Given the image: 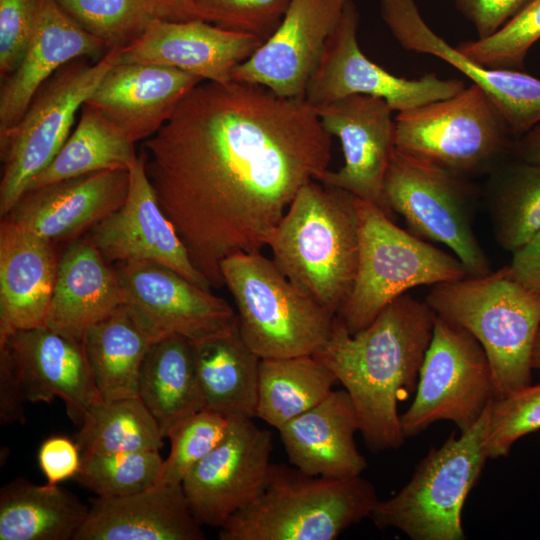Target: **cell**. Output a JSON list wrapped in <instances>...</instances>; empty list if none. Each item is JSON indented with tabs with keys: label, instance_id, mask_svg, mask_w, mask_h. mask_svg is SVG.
<instances>
[{
	"label": "cell",
	"instance_id": "42",
	"mask_svg": "<svg viewBox=\"0 0 540 540\" xmlns=\"http://www.w3.org/2000/svg\"><path fill=\"white\" fill-rule=\"evenodd\" d=\"M291 0H194L197 17L263 41L275 32Z\"/></svg>",
	"mask_w": 540,
	"mask_h": 540
},
{
	"label": "cell",
	"instance_id": "32",
	"mask_svg": "<svg viewBox=\"0 0 540 540\" xmlns=\"http://www.w3.org/2000/svg\"><path fill=\"white\" fill-rule=\"evenodd\" d=\"M151 343L124 305L86 331L82 344L103 400L138 397L139 372Z\"/></svg>",
	"mask_w": 540,
	"mask_h": 540
},
{
	"label": "cell",
	"instance_id": "2",
	"mask_svg": "<svg viewBox=\"0 0 540 540\" xmlns=\"http://www.w3.org/2000/svg\"><path fill=\"white\" fill-rule=\"evenodd\" d=\"M434 317L425 301L405 293L355 334L336 315L327 342L313 355L348 392L372 452L398 449L406 440L398 402L416 391Z\"/></svg>",
	"mask_w": 540,
	"mask_h": 540
},
{
	"label": "cell",
	"instance_id": "41",
	"mask_svg": "<svg viewBox=\"0 0 540 540\" xmlns=\"http://www.w3.org/2000/svg\"><path fill=\"white\" fill-rule=\"evenodd\" d=\"M540 429V383L494 397L487 410L484 449L488 459L506 457L521 437Z\"/></svg>",
	"mask_w": 540,
	"mask_h": 540
},
{
	"label": "cell",
	"instance_id": "45",
	"mask_svg": "<svg viewBox=\"0 0 540 540\" xmlns=\"http://www.w3.org/2000/svg\"><path fill=\"white\" fill-rule=\"evenodd\" d=\"M81 451L75 442L64 436H52L41 444L39 466L48 484L56 485L74 478L81 466Z\"/></svg>",
	"mask_w": 540,
	"mask_h": 540
},
{
	"label": "cell",
	"instance_id": "17",
	"mask_svg": "<svg viewBox=\"0 0 540 540\" xmlns=\"http://www.w3.org/2000/svg\"><path fill=\"white\" fill-rule=\"evenodd\" d=\"M350 0H291L275 32L231 72L286 98L305 99L330 34Z\"/></svg>",
	"mask_w": 540,
	"mask_h": 540
},
{
	"label": "cell",
	"instance_id": "13",
	"mask_svg": "<svg viewBox=\"0 0 540 540\" xmlns=\"http://www.w3.org/2000/svg\"><path fill=\"white\" fill-rule=\"evenodd\" d=\"M123 305L151 342L179 335L194 343L238 325L236 310L210 289L174 270L147 261L114 267Z\"/></svg>",
	"mask_w": 540,
	"mask_h": 540
},
{
	"label": "cell",
	"instance_id": "38",
	"mask_svg": "<svg viewBox=\"0 0 540 540\" xmlns=\"http://www.w3.org/2000/svg\"><path fill=\"white\" fill-rule=\"evenodd\" d=\"M86 32L108 49H122L140 38L157 19L147 0H55Z\"/></svg>",
	"mask_w": 540,
	"mask_h": 540
},
{
	"label": "cell",
	"instance_id": "36",
	"mask_svg": "<svg viewBox=\"0 0 540 540\" xmlns=\"http://www.w3.org/2000/svg\"><path fill=\"white\" fill-rule=\"evenodd\" d=\"M163 436L139 397L99 400L85 413L75 435L81 454L160 450Z\"/></svg>",
	"mask_w": 540,
	"mask_h": 540
},
{
	"label": "cell",
	"instance_id": "46",
	"mask_svg": "<svg viewBox=\"0 0 540 540\" xmlns=\"http://www.w3.org/2000/svg\"><path fill=\"white\" fill-rule=\"evenodd\" d=\"M27 402L16 366L6 347L0 346V423L25 422Z\"/></svg>",
	"mask_w": 540,
	"mask_h": 540
},
{
	"label": "cell",
	"instance_id": "31",
	"mask_svg": "<svg viewBox=\"0 0 540 540\" xmlns=\"http://www.w3.org/2000/svg\"><path fill=\"white\" fill-rule=\"evenodd\" d=\"M89 506L58 484L14 479L0 490V540H75Z\"/></svg>",
	"mask_w": 540,
	"mask_h": 540
},
{
	"label": "cell",
	"instance_id": "24",
	"mask_svg": "<svg viewBox=\"0 0 540 540\" xmlns=\"http://www.w3.org/2000/svg\"><path fill=\"white\" fill-rule=\"evenodd\" d=\"M108 47L72 20L55 0H36L33 32L17 68L1 81L0 132L23 115L37 90L62 66L100 60Z\"/></svg>",
	"mask_w": 540,
	"mask_h": 540
},
{
	"label": "cell",
	"instance_id": "23",
	"mask_svg": "<svg viewBox=\"0 0 540 540\" xmlns=\"http://www.w3.org/2000/svg\"><path fill=\"white\" fill-rule=\"evenodd\" d=\"M202 81L171 67L117 61L86 103L135 143L153 136L180 100Z\"/></svg>",
	"mask_w": 540,
	"mask_h": 540
},
{
	"label": "cell",
	"instance_id": "25",
	"mask_svg": "<svg viewBox=\"0 0 540 540\" xmlns=\"http://www.w3.org/2000/svg\"><path fill=\"white\" fill-rule=\"evenodd\" d=\"M55 245L7 219L0 224V343L46 324L57 279Z\"/></svg>",
	"mask_w": 540,
	"mask_h": 540
},
{
	"label": "cell",
	"instance_id": "49",
	"mask_svg": "<svg viewBox=\"0 0 540 540\" xmlns=\"http://www.w3.org/2000/svg\"><path fill=\"white\" fill-rule=\"evenodd\" d=\"M512 157L540 165V122L514 140Z\"/></svg>",
	"mask_w": 540,
	"mask_h": 540
},
{
	"label": "cell",
	"instance_id": "14",
	"mask_svg": "<svg viewBox=\"0 0 540 540\" xmlns=\"http://www.w3.org/2000/svg\"><path fill=\"white\" fill-rule=\"evenodd\" d=\"M359 22L358 8L350 0L307 83L305 100L313 107L350 95H368L402 112L448 98L466 87L462 80L441 79L435 73L412 79L389 73L361 51L357 40Z\"/></svg>",
	"mask_w": 540,
	"mask_h": 540
},
{
	"label": "cell",
	"instance_id": "39",
	"mask_svg": "<svg viewBox=\"0 0 540 540\" xmlns=\"http://www.w3.org/2000/svg\"><path fill=\"white\" fill-rule=\"evenodd\" d=\"M539 39L540 0H532L489 37L464 41L456 48L481 66L524 71L526 55Z\"/></svg>",
	"mask_w": 540,
	"mask_h": 540
},
{
	"label": "cell",
	"instance_id": "11",
	"mask_svg": "<svg viewBox=\"0 0 540 540\" xmlns=\"http://www.w3.org/2000/svg\"><path fill=\"white\" fill-rule=\"evenodd\" d=\"M383 191L412 234L448 246L470 276L492 271L474 231L476 189L467 177L395 148Z\"/></svg>",
	"mask_w": 540,
	"mask_h": 540
},
{
	"label": "cell",
	"instance_id": "37",
	"mask_svg": "<svg viewBox=\"0 0 540 540\" xmlns=\"http://www.w3.org/2000/svg\"><path fill=\"white\" fill-rule=\"evenodd\" d=\"M81 456V466L74 479L102 498L128 496L156 486L164 464L159 450Z\"/></svg>",
	"mask_w": 540,
	"mask_h": 540
},
{
	"label": "cell",
	"instance_id": "47",
	"mask_svg": "<svg viewBox=\"0 0 540 540\" xmlns=\"http://www.w3.org/2000/svg\"><path fill=\"white\" fill-rule=\"evenodd\" d=\"M511 276L526 288L540 293V229L512 252Z\"/></svg>",
	"mask_w": 540,
	"mask_h": 540
},
{
	"label": "cell",
	"instance_id": "22",
	"mask_svg": "<svg viewBox=\"0 0 540 540\" xmlns=\"http://www.w3.org/2000/svg\"><path fill=\"white\" fill-rule=\"evenodd\" d=\"M9 351L27 402L63 400L68 417L78 426L88 409L101 400L89 370L82 342L46 325L18 331L0 343Z\"/></svg>",
	"mask_w": 540,
	"mask_h": 540
},
{
	"label": "cell",
	"instance_id": "6",
	"mask_svg": "<svg viewBox=\"0 0 540 540\" xmlns=\"http://www.w3.org/2000/svg\"><path fill=\"white\" fill-rule=\"evenodd\" d=\"M240 334L261 359L314 355L327 342L334 317L276 265L258 253H238L220 264Z\"/></svg>",
	"mask_w": 540,
	"mask_h": 540
},
{
	"label": "cell",
	"instance_id": "34",
	"mask_svg": "<svg viewBox=\"0 0 540 540\" xmlns=\"http://www.w3.org/2000/svg\"><path fill=\"white\" fill-rule=\"evenodd\" d=\"M337 382L313 355L261 359L256 417L278 430L326 398Z\"/></svg>",
	"mask_w": 540,
	"mask_h": 540
},
{
	"label": "cell",
	"instance_id": "15",
	"mask_svg": "<svg viewBox=\"0 0 540 540\" xmlns=\"http://www.w3.org/2000/svg\"><path fill=\"white\" fill-rule=\"evenodd\" d=\"M272 450L270 431L252 418L229 417L223 439L182 482L189 507L201 525L220 529L263 492Z\"/></svg>",
	"mask_w": 540,
	"mask_h": 540
},
{
	"label": "cell",
	"instance_id": "28",
	"mask_svg": "<svg viewBox=\"0 0 540 540\" xmlns=\"http://www.w3.org/2000/svg\"><path fill=\"white\" fill-rule=\"evenodd\" d=\"M123 306L114 268L88 237L75 241L59 260L46 326L77 342Z\"/></svg>",
	"mask_w": 540,
	"mask_h": 540
},
{
	"label": "cell",
	"instance_id": "12",
	"mask_svg": "<svg viewBox=\"0 0 540 540\" xmlns=\"http://www.w3.org/2000/svg\"><path fill=\"white\" fill-rule=\"evenodd\" d=\"M415 392L400 416L406 439L440 420L453 422L461 432L470 429L495 397L491 365L481 344L463 327L435 314Z\"/></svg>",
	"mask_w": 540,
	"mask_h": 540
},
{
	"label": "cell",
	"instance_id": "20",
	"mask_svg": "<svg viewBox=\"0 0 540 540\" xmlns=\"http://www.w3.org/2000/svg\"><path fill=\"white\" fill-rule=\"evenodd\" d=\"M129 170H105L27 190L5 218L53 243L74 239L119 209Z\"/></svg>",
	"mask_w": 540,
	"mask_h": 540
},
{
	"label": "cell",
	"instance_id": "44",
	"mask_svg": "<svg viewBox=\"0 0 540 540\" xmlns=\"http://www.w3.org/2000/svg\"><path fill=\"white\" fill-rule=\"evenodd\" d=\"M532 0H453L459 12L474 26L477 39L489 37Z\"/></svg>",
	"mask_w": 540,
	"mask_h": 540
},
{
	"label": "cell",
	"instance_id": "21",
	"mask_svg": "<svg viewBox=\"0 0 540 540\" xmlns=\"http://www.w3.org/2000/svg\"><path fill=\"white\" fill-rule=\"evenodd\" d=\"M263 41L222 29L202 19H156L132 44L120 49L119 63L156 64L182 70L203 81L229 82L232 70Z\"/></svg>",
	"mask_w": 540,
	"mask_h": 540
},
{
	"label": "cell",
	"instance_id": "4",
	"mask_svg": "<svg viewBox=\"0 0 540 540\" xmlns=\"http://www.w3.org/2000/svg\"><path fill=\"white\" fill-rule=\"evenodd\" d=\"M425 302L481 344L491 365L495 397L531 384L540 293L516 281L508 265L484 276L432 285Z\"/></svg>",
	"mask_w": 540,
	"mask_h": 540
},
{
	"label": "cell",
	"instance_id": "8",
	"mask_svg": "<svg viewBox=\"0 0 540 540\" xmlns=\"http://www.w3.org/2000/svg\"><path fill=\"white\" fill-rule=\"evenodd\" d=\"M489 406V405H488ZM487 409L459 437L431 447L409 482L378 501L369 518L381 530L394 528L412 540H463L462 511L488 459L484 449Z\"/></svg>",
	"mask_w": 540,
	"mask_h": 540
},
{
	"label": "cell",
	"instance_id": "9",
	"mask_svg": "<svg viewBox=\"0 0 540 540\" xmlns=\"http://www.w3.org/2000/svg\"><path fill=\"white\" fill-rule=\"evenodd\" d=\"M395 148L467 178L488 175L512 157L515 136L475 84L448 98L398 112Z\"/></svg>",
	"mask_w": 540,
	"mask_h": 540
},
{
	"label": "cell",
	"instance_id": "7",
	"mask_svg": "<svg viewBox=\"0 0 540 540\" xmlns=\"http://www.w3.org/2000/svg\"><path fill=\"white\" fill-rule=\"evenodd\" d=\"M359 260L355 282L337 314L351 334L366 328L408 290L466 278L462 262L398 227L374 204L355 197Z\"/></svg>",
	"mask_w": 540,
	"mask_h": 540
},
{
	"label": "cell",
	"instance_id": "30",
	"mask_svg": "<svg viewBox=\"0 0 540 540\" xmlns=\"http://www.w3.org/2000/svg\"><path fill=\"white\" fill-rule=\"evenodd\" d=\"M194 351L206 409L228 418L256 417L261 358L244 342L239 326L194 343Z\"/></svg>",
	"mask_w": 540,
	"mask_h": 540
},
{
	"label": "cell",
	"instance_id": "48",
	"mask_svg": "<svg viewBox=\"0 0 540 540\" xmlns=\"http://www.w3.org/2000/svg\"><path fill=\"white\" fill-rule=\"evenodd\" d=\"M157 19L188 21L196 19L194 0H147Z\"/></svg>",
	"mask_w": 540,
	"mask_h": 540
},
{
	"label": "cell",
	"instance_id": "16",
	"mask_svg": "<svg viewBox=\"0 0 540 540\" xmlns=\"http://www.w3.org/2000/svg\"><path fill=\"white\" fill-rule=\"evenodd\" d=\"M324 129L342 145L344 165L319 182L343 189L392 216L383 184L395 149L393 110L381 98L350 95L314 107Z\"/></svg>",
	"mask_w": 540,
	"mask_h": 540
},
{
	"label": "cell",
	"instance_id": "26",
	"mask_svg": "<svg viewBox=\"0 0 540 540\" xmlns=\"http://www.w3.org/2000/svg\"><path fill=\"white\" fill-rule=\"evenodd\" d=\"M278 431L290 464L304 473L342 479L360 476L367 467L355 443L357 412L345 389L332 390Z\"/></svg>",
	"mask_w": 540,
	"mask_h": 540
},
{
	"label": "cell",
	"instance_id": "43",
	"mask_svg": "<svg viewBox=\"0 0 540 540\" xmlns=\"http://www.w3.org/2000/svg\"><path fill=\"white\" fill-rule=\"evenodd\" d=\"M36 0H0V78L19 65L30 41Z\"/></svg>",
	"mask_w": 540,
	"mask_h": 540
},
{
	"label": "cell",
	"instance_id": "29",
	"mask_svg": "<svg viewBox=\"0 0 540 540\" xmlns=\"http://www.w3.org/2000/svg\"><path fill=\"white\" fill-rule=\"evenodd\" d=\"M138 397L165 438L178 421L206 409L191 340L173 335L151 343L139 372Z\"/></svg>",
	"mask_w": 540,
	"mask_h": 540
},
{
	"label": "cell",
	"instance_id": "19",
	"mask_svg": "<svg viewBox=\"0 0 540 540\" xmlns=\"http://www.w3.org/2000/svg\"><path fill=\"white\" fill-rule=\"evenodd\" d=\"M383 22L404 49L448 63L477 85L517 138L540 122V80L518 70L490 69L463 55L421 16L415 0H379Z\"/></svg>",
	"mask_w": 540,
	"mask_h": 540
},
{
	"label": "cell",
	"instance_id": "3",
	"mask_svg": "<svg viewBox=\"0 0 540 540\" xmlns=\"http://www.w3.org/2000/svg\"><path fill=\"white\" fill-rule=\"evenodd\" d=\"M267 246L280 270L336 316L350 296L358 268L355 196L315 180L305 184Z\"/></svg>",
	"mask_w": 540,
	"mask_h": 540
},
{
	"label": "cell",
	"instance_id": "33",
	"mask_svg": "<svg viewBox=\"0 0 540 540\" xmlns=\"http://www.w3.org/2000/svg\"><path fill=\"white\" fill-rule=\"evenodd\" d=\"M134 144L98 109L85 103L76 128L27 190L98 171L129 170L138 156Z\"/></svg>",
	"mask_w": 540,
	"mask_h": 540
},
{
	"label": "cell",
	"instance_id": "1",
	"mask_svg": "<svg viewBox=\"0 0 540 540\" xmlns=\"http://www.w3.org/2000/svg\"><path fill=\"white\" fill-rule=\"evenodd\" d=\"M331 135L305 99L247 82L202 81L140 151L191 261L211 287L220 264L258 253L299 190L319 181Z\"/></svg>",
	"mask_w": 540,
	"mask_h": 540
},
{
	"label": "cell",
	"instance_id": "27",
	"mask_svg": "<svg viewBox=\"0 0 540 540\" xmlns=\"http://www.w3.org/2000/svg\"><path fill=\"white\" fill-rule=\"evenodd\" d=\"M182 484L90 501L87 519L75 540H203Z\"/></svg>",
	"mask_w": 540,
	"mask_h": 540
},
{
	"label": "cell",
	"instance_id": "5",
	"mask_svg": "<svg viewBox=\"0 0 540 540\" xmlns=\"http://www.w3.org/2000/svg\"><path fill=\"white\" fill-rule=\"evenodd\" d=\"M379 501L360 476L333 479L272 463L263 492L220 528V540H334Z\"/></svg>",
	"mask_w": 540,
	"mask_h": 540
},
{
	"label": "cell",
	"instance_id": "40",
	"mask_svg": "<svg viewBox=\"0 0 540 540\" xmlns=\"http://www.w3.org/2000/svg\"><path fill=\"white\" fill-rule=\"evenodd\" d=\"M229 418L208 409L189 415L167 432L170 452L157 485L182 484L186 475L223 439Z\"/></svg>",
	"mask_w": 540,
	"mask_h": 540
},
{
	"label": "cell",
	"instance_id": "50",
	"mask_svg": "<svg viewBox=\"0 0 540 540\" xmlns=\"http://www.w3.org/2000/svg\"><path fill=\"white\" fill-rule=\"evenodd\" d=\"M531 364L532 369H536L540 373V328L534 341Z\"/></svg>",
	"mask_w": 540,
	"mask_h": 540
},
{
	"label": "cell",
	"instance_id": "18",
	"mask_svg": "<svg viewBox=\"0 0 540 540\" xmlns=\"http://www.w3.org/2000/svg\"><path fill=\"white\" fill-rule=\"evenodd\" d=\"M122 206L89 230L88 238L108 262L147 261L168 267L210 289L195 267L175 227L161 208L145 172L141 153L129 169Z\"/></svg>",
	"mask_w": 540,
	"mask_h": 540
},
{
	"label": "cell",
	"instance_id": "10",
	"mask_svg": "<svg viewBox=\"0 0 540 540\" xmlns=\"http://www.w3.org/2000/svg\"><path fill=\"white\" fill-rule=\"evenodd\" d=\"M119 52L110 49L98 61L79 58L62 66L37 90L21 118L0 132L2 217L57 155L71 134L78 110L117 63Z\"/></svg>",
	"mask_w": 540,
	"mask_h": 540
},
{
	"label": "cell",
	"instance_id": "35",
	"mask_svg": "<svg viewBox=\"0 0 540 540\" xmlns=\"http://www.w3.org/2000/svg\"><path fill=\"white\" fill-rule=\"evenodd\" d=\"M485 196L495 239L514 252L540 229V165L515 159L488 174Z\"/></svg>",
	"mask_w": 540,
	"mask_h": 540
}]
</instances>
